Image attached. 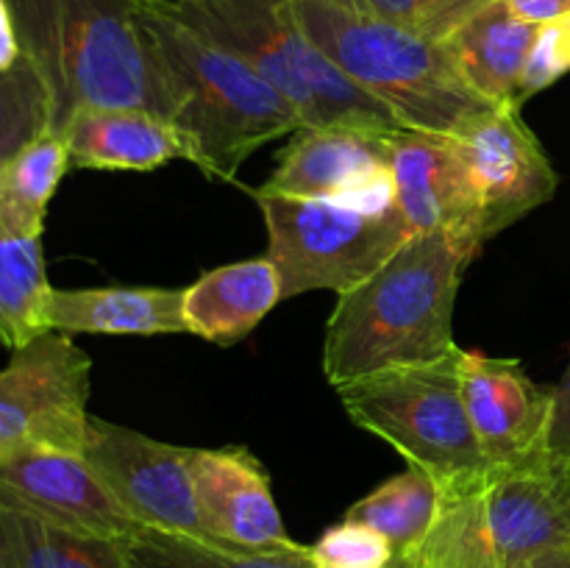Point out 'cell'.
Segmentation results:
<instances>
[{
  "label": "cell",
  "mask_w": 570,
  "mask_h": 568,
  "mask_svg": "<svg viewBox=\"0 0 570 568\" xmlns=\"http://www.w3.org/2000/svg\"><path fill=\"white\" fill-rule=\"evenodd\" d=\"M479 248L443 232L412 234L376 273L337 295L323 373L332 388L451 354L462 273Z\"/></svg>",
  "instance_id": "6da1fadb"
},
{
  "label": "cell",
  "mask_w": 570,
  "mask_h": 568,
  "mask_svg": "<svg viewBox=\"0 0 570 568\" xmlns=\"http://www.w3.org/2000/svg\"><path fill=\"white\" fill-rule=\"evenodd\" d=\"M22 56L53 98V131L87 106H142L170 120V89L142 0H9Z\"/></svg>",
  "instance_id": "7a4b0ae2"
},
{
  "label": "cell",
  "mask_w": 570,
  "mask_h": 568,
  "mask_svg": "<svg viewBox=\"0 0 570 568\" xmlns=\"http://www.w3.org/2000/svg\"><path fill=\"white\" fill-rule=\"evenodd\" d=\"M142 22L170 89V123L209 178L234 182L254 150L304 128L295 106L232 50L161 6L142 3Z\"/></svg>",
  "instance_id": "3957f363"
},
{
  "label": "cell",
  "mask_w": 570,
  "mask_h": 568,
  "mask_svg": "<svg viewBox=\"0 0 570 568\" xmlns=\"http://www.w3.org/2000/svg\"><path fill=\"white\" fill-rule=\"evenodd\" d=\"M432 532L412 568H532L570 540V466L546 449L440 490Z\"/></svg>",
  "instance_id": "277c9868"
},
{
  "label": "cell",
  "mask_w": 570,
  "mask_h": 568,
  "mask_svg": "<svg viewBox=\"0 0 570 568\" xmlns=\"http://www.w3.org/2000/svg\"><path fill=\"white\" fill-rule=\"evenodd\" d=\"M289 11L306 37L410 131L451 137L493 106L462 81L445 42L337 0H289Z\"/></svg>",
  "instance_id": "5b68a950"
},
{
  "label": "cell",
  "mask_w": 570,
  "mask_h": 568,
  "mask_svg": "<svg viewBox=\"0 0 570 568\" xmlns=\"http://www.w3.org/2000/svg\"><path fill=\"white\" fill-rule=\"evenodd\" d=\"M161 9L248 61L295 106L304 128L356 126L382 134L404 128L306 37L289 0H178Z\"/></svg>",
  "instance_id": "8992f818"
},
{
  "label": "cell",
  "mask_w": 570,
  "mask_h": 568,
  "mask_svg": "<svg viewBox=\"0 0 570 568\" xmlns=\"http://www.w3.org/2000/svg\"><path fill=\"white\" fill-rule=\"evenodd\" d=\"M460 360L456 345L440 360L334 388L356 427L393 445L406 466L438 479L440 490L476 482L490 471L468 418Z\"/></svg>",
  "instance_id": "52a82bcc"
},
{
  "label": "cell",
  "mask_w": 570,
  "mask_h": 568,
  "mask_svg": "<svg viewBox=\"0 0 570 568\" xmlns=\"http://www.w3.org/2000/svg\"><path fill=\"white\" fill-rule=\"evenodd\" d=\"M254 195L267 226V256L282 278V298L312 290L345 293L412 237L399 206L356 209L267 189Z\"/></svg>",
  "instance_id": "ba28073f"
},
{
  "label": "cell",
  "mask_w": 570,
  "mask_h": 568,
  "mask_svg": "<svg viewBox=\"0 0 570 568\" xmlns=\"http://www.w3.org/2000/svg\"><path fill=\"white\" fill-rule=\"evenodd\" d=\"M92 360L65 332L37 334L0 368V462L22 451H83Z\"/></svg>",
  "instance_id": "9c48e42d"
},
{
  "label": "cell",
  "mask_w": 570,
  "mask_h": 568,
  "mask_svg": "<svg viewBox=\"0 0 570 568\" xmlns=\"http://www.w3.org/2000/svg\"><path fill=\"white\" fill-rule=\"evenodd\" d=\"M451 143L476 195L484 243L549 204L560 187L549 154L518 106H490L451 134Z\"/></svg>",
  "instance_id": "30bf717a"
},
{
  "label": "cell",
  "mask_w": 570,
  "mask_h": 568,
  "mask_svg": "<svg viewBox=\"0 0 570 568\" xmlns=\"http://www.w3.org/2000/svg\"><path fill=\"white\" fill-rule=\"evenodd\" d=\"M83 457L142 527L209 538L195 501L193 449L89 415Z\"/></svg>",
  "instance_id": "8fae6325"
},
{
  "label": "cell",
  "mask_w": 570,
  "mask_h": 568,
  "mask_svg": "<svg viewBox=\"0 0 570 568\" xmlns=\"http://www.w3.org/2000/svg\"><path fill=\"white\" fill-rule=\"evenodd\" d=\"M259 189L356 209H387L395 206L390 134L356 126L301 128L271 182Z\"/></svg>",
  "instance_id": "7c38bea8"
},
{
  "label": "cell",
  "mask_w": 570,
  "mask_h": 568,
  "mask_svg": "<svg viewBox=\"0 0 570 568\" xmlns=\"http://www.w3.org/2000/svg\"><path fill=\"white\" fill-rule=\"evenodd\" d=\"M189 471L198 512L217 546L237 551H278L298 546L284 529L271 477L250 449H193Z\"/></svg>",
  "instance_id": "4fadbf2b"
},
{
  "label": "cell",
  "mask_w": 570,
  "mask_h": 568,
  "mask_svg": "<svg viewBox=\"0 0 570 568\" xmlns=\"http://www.w3.org/2000/svg\"><path fill=\"white\" fill-rule=\"evenodd\" d=\"M460 373L468 418L490 468L549 445L551 388H540L521 362L462 349Z\"/></svg>",
  "instance_id": "5bb4252c"
},
{
  "label": "cell",
  "mask_w": 570,
  "mask_h": 568,
  "mask_svg": "<svg viewBox=\"0 0 570 568\" xmlns=\"http://www.w3.org/2000/svg\"><path fill=\"white\" fill-rule=\"evenodd\" d=\"M0 496L50 521L126 540L142 523L115 499L83 451L37 449L0 462Z\"/></svg>",
  "instance_id": "9a60e30c"
},
{
  "label": "cell",
  "mask_w": 570,
  "mask_h": 568,
  "mask_svg": "<svg viewBox=\"0 0 570 568\" xmlns=\"http://www.w3.org/2000/svg\"><path fill=\"white\" fill-rule=\"evenodd\" d=\"M395 206L412 234L443 232L482 251V221L468 173L451 137L426 131L390 134Z\"/></svg>",
  "instance_id": "2e32d148"
},
{
  "label": "cell",
  "mask_w": 570,
  "mask_h": 568,
  "mask_svg": "<svg viewBox=\"0 0 570 568\" xmlns=\"http://www.w3.org/2000/svg\"><path fill=\"white\" fill-rule=\"evenodd\" d=\"M70 167L78 170H156L189 161V143L176 123L142 106H87L61 128Z\"/></svg>",
  "instance_id": "e0dca14e"
},
{
  "label": "cell",
  "mask_w": 570,
  "mask_h": 568,
  "mask_svg": "<svg viewBox=\"0 0 570 568\" xmlns=\"http://www.w3.org/2000/svg\"><path fill=\"white\" fill-rule=\"evenodd\" d=\"M45 332L65 334H184V290L176 287H50L42 310Z\"/></svg>",
  "instance_id": "ac0fdd59"
},
{
  "label": "cell",
  "mask_w": 570,
  "mask_h": 568,
  "mask_svg": "<svg viewBox=\"0 0 570 568\" xmlns=\"http://www.w3.org/2000/svg\"><path fill=\"white\" fill-rule=\"evenodd\" d=\"M282 301V278L271 256L232 262L206 271L184 290L189 334L217 345L248 337Z\"/></svg>",
  "instance_id": "d6986e66"
},
{
  "label": "cell",
  "mask_w": 570,
  "mask_h": 568,
  "mask_svg": "<svg viewBox=\"0 0 570 568\" xmlns=\"http://www.w3.org/2000/svg\"><path fill=\"white\" fill-rule=\"evenodd\" d=\"M538 26L512 14L504 0L484 6L449 39L454 67L462 81L493 106H518L523 65L534 42Z\"/></svg>",
  "instance_id": "ffe728a7"
},
{
  "label": "cell",
  "mask_w": 570,
  "mask_h": 568,
  "mask_svg": "<svg viewBox=\"0 0 570 568\" xmlns=\"http://www.w3.org/2000/svg\"><path fill=\"white\" fill-rule=\"evenodd\" d=\"M0 568H131L122 540L50 521L0 496Z\"/></svg>",
  "instance_id": "44dd1931"
},
{
  "label": "cell",
  "mask_w": 570,
  "mask_h": 568,
  "mask_svg": "<svg viewBox=\"0 0 570 568\" xmlns=\"http://www.w3.org/2000/svg\"><path fill=\"white\" fill-rule=\"evenodd\" d=\"M440 484L421 468L406 466L404 473L387 479L365 499L354 501L345 512L348 521L365 523L393 546V566H406L426 535L432 532L434 518L440 512Z\"/></svg>",
  "instance_id": "7402d4cb"
},
{
  "label": "cell",
  "mask_w": 570,
  "mask_h": 568,
  "mask_svg": "<svg viewBox=\"0 0 570 568\" xmlns=\"http://www.w3.org/2000/svg\"><path fill=\"white\" fill-rule=\"evenodd\" d=\"M67 170L70 150L65 134L50 128L0 167V217L17 234L42 239L50 198Z\"/></svg>",
  "instance_id": "603a6c76"
},
{
  "label": "cell",
  "mask_w": 570,
  "mask_h": 568,
  "mask_svg": "<svg viewBox=\"0 0 570 568\" xmlns=\"http://www.w3.org/2000/svg\"><path fill=\"white\" fill-rule=\"evenodd\" d=\"M50 287L42 239L17 234L0 217V343L17 349L45 332L42 310Z\"/></svg>",
  "instance_id": "cb8c5ba5"
},
{
  "label": "cell",
  "mask_w": 570,
  "mask_h": 568,
  "mask_svg": "<svg viewBox=\"0 0 570 568\" xmlns=\"http://www.w3.org/2000/svg\"><path fill=\"white\" fill-rule=\"evenodd\" d=\"M131 568H315L309 546L278 551H237L193 535L142 527L122 540Z\"/></svg>",
  "instance_id": "d4e9b609"
},
{
  "label": "cell",
  "mask_w": 570,
  "mask_h": 568,
  "mask_svg": "<svg viewBox=\"0 0 570 568\" xmlns=\"http://www.w3.org/2000/svg\"><path fill=\"white\" fill-rule=\"evenodd\" d=\"M53 128V98L42 76L22 56L0 70V167Z\"/></svg>",
  "instance_id": "484cf974"
},
{
  "label": "cell",
  "mask_w": 570,
  "mask_h": 568,
  "mask_svg": "<svg viewBox=\"0 0 570 568\" xmlns=\"http://www.w3.org/2000/svg\"><path fill=\"white\" fill-rule=\"evenodd\" d=\"M348 9L445 42L460 26L495 0H337Z\"/></svg>",
  "instance_id": "4316f807"
},
{
  "label": "cell",
  "mask_w": 570,
  "mask_h": 568,
  "mask_svg": "<svg viewBox=\"0 0 570 568\" xmlns=\"http://www.w3.org/2000/svg\"><path fill=\"white\" fill-rule=\"evenodd\" d=\"M315 568H393V546L376 529L343 518L309 546Z\"/></svg>",
  "instance_id": "83f0119b"
},
{
  "label": "cell",
  "mask_w": 570,
  "mask_h": 568,
  "mask_svg": "<svg viewBox=\"0 0 570 568\" xmlns=\"http://www.w3.org/2000/svg\"><path fill=\"white\" fill-rule=\"evenodd\" d=\"M566 72H570V14L538 26L527 65H523L518 104L523 106L532 95L543 92L551 84L560 81Z\"/></svg>",
  "instance_id": "f1b7e54d"
},
{
  "label": "cell",
  "mask_w": 570,
  "mask_h": 568,
  "mask_svg": "<svg viewBox=\"0 0 570 568\" xmlns=\"http://www.w3.org/2000/svg\"><path fill=\"white\" fill-rule=\"evenodd\" d=\"M546 443L570 466V354L560 382L551 388V421Z\"/></svg>",
  "instance_id": "f546056e"
},
{
  "label": "cell",
  "mask_w": 570,
  "mask_h": 568,
  "mask_svg": "<svg viewBox=\"0 0 570 568\" xmlns=\"http://www.w3.org/2000/svg\"><path fill=\"white\" fill-rule=\"evenodd\" d=\"M504 3L510 6L512 14L534 26L570 14V0H504Z\"/></svg>",
  "instance_id": "4dcf8cb0"
},
{
  "label": "cell",
  "mask_w": 570,
  "mask_h": 568,
  "mask_svg": "<svg viewBox=\"0 0 570 568\" xmlns=\"http://www.w3.org/2000/svg\"><path fill=\"white\" fill-rule=\"evenodd\" d=\"M22 59L20 33L9 0H0V70H9Z\"/></svg>",
  "instance_id": "1f68e13d"
},
{
  "label": "cell",
  "mask_w": 570,
  "mask_h": 568,
  "mask_svg": "<svg viewBox=\"0 0 570 568\" xmlns=\"http://www.w3.org/2000/svg\"><path fill=\"white\" fill-rule=\"evenodd\" d=\"M532 568H570V540L554 546L532 562Z\"/></svg>",
  "instance_id": "d6a6232c"
},
{
  "label": "cell",
  "mask_w": 570,
  "mask_h": 568,
  "mask_svg": "<svg viewBox=\"0 0 570 568\" xmlns=\"http://www.w3.org/2000/svg\"><path fill=\"white\" fill-rule=\"evenodd\" d=\"M142 3H156V6H173V3H178V0H142Z\"/></svg>",
  "instance_id": "836d02e7"
},
{
  "label": "cell",
  "mask_w": 570,
  "mask_h": 568,
  "mask_svg": "<svg viewBox=\"0 0 570 568\" xmlns=\"http://www.w3.org/2000/svg\"><path fill=\"white\" fill-rule=\"evenodd\" d=\"M393 568H412V566H393Z\"/></svg>",
  "instance_id": "e575fe53"
}]
</instances>
